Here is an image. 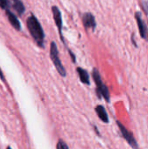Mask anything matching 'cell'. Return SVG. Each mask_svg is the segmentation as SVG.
Instances as JSON below:
<instances>
[{
	"label": "cell",
	"instance_id": "cell-1",
	"mask_svg": "<svg viewBox=\"0 0 148 149\" xmlns=\"http://www.w3.org/2000/svg\"><path fill=\"white\" fill-rule=\"evenodd\" d=\"M27 27H28V30H29L31 37L37 43V45L40 47H44V30H43L40 23L38 22V18L35 16L31 15L28 17Z\"/></svg>",
	"mask_w": 148,
	"mask_h": 149
},
{
	"label": "cell",
	"instance_id": "cell-2",
	"mask_svg": "<svg viewBox=\"0 0 148 149\" xmlns=\"http://www.w3.org/2000/svg\"><path fill=\"white\" fill-rule=\"evenodd\" d=\"M92 78L94 79V82L96 84L97 86V93L98 96L99 98L103 97L107 102H110V93H109V90L107 88V86L103 83L102 79H101V76L99 72L94 68L92 71Z\"/></svg>",
	"mask_w": 148,
	"mask_h": 149
},
{
	"label": "cell",
	"instance_id": "cell-3",
	"mask_svg": "<svg viewBox=\"0 0 148 149\" xmlns=\"http://www.w3.org/2000/svg\"><path fill=\"white\" fill-rule=\"evenodd\" d=\"M50 56L51 58V61L53 62L57 71L62 77L66 76V71L64 67V65L61 63V60L58 56V50L57 47V45L54 42H51V49H50Z\"/></svg>",
	"mask_w": 148,
	"mask_h": 149
},
{
	"label": "cell",
	"instance_id": "cell-4",
	"mask_svg": "<svg viewBox=\"0 0 148 149\" xmlns=\"http://www.w3.org/2000/svg\"><path fill=\"white\" fill-rule=\"evenodd\" d=\"M117 125H118V127H119V128H120V133H121V134H122V137L127 141V143L132 147V148L133 149H139V145H138V142H137V141H136V139L134 138V136H133V134L131 132V131H129V130H127V128L120 122V121H117Z\"/></svg>",
	"mask_w": 148,
	"mask_h": 149
},
{
	"label": "cell",
	"instance_id": "cell-5",
	"mask_svg": "<svg viewBox=\"0 0 148 149\" xmlns=\"http://www.w3.org/2000/svg\"><path fill=\"white\" fill-rule=\"evenodd\" d=\"M135 18L137 21V24L139 26V31H140V37L144 39H146L148 41V26L146 24V22L143 20L140 12H136L135 13Z\"/></svg>",
	"mask_w": 148,
	"mask_h": 149
},
{
	"label": "cell",
	"instance_id": "cell-6",
	"mask_svg": "<svg viewBox=\"0 0 148 149\" xmlns=\"http://www.w3.org/2000/svg\"><path fill=\"white\" fill-rule=\"evenodd\" d=\"M51 10H52V15H53V18H54V21H55V24L58 29V31H59V34H60V37L62 38V41H64V38H63V36H62V28H63V21H62V16H61V12L59 10V9L57 7V6H52L51 8Z\"/></svg>",
	"mask_w": 148,
	"mask_h": 149
},
{
	"label": "cell",
	"instance_id": "cell-7",
	"mask_svg": "<svg viewBox=\"0 0 148 149\" xmlns=\"http://www.w3.org/2000/svg\"><path fill=\"white\" fill-rule=\"evenodd\" d=\"M83 24L86 29H93L94 30L96 27V21H95L94 16L90 12L85 13L83 16Z\"/></svg>",
	"mask_w": 148,
	"mask_h": 149
},
{
	"label": "cell",
	"instance_id": "cell-8",
	"mask_svg": "<svg viewBox=\"0 0 148 149\" xmlns=\"http://www.w3.org/2000/svg\"><path fill=\"white\" fill-rule=\"evenodd\" d=\"M6 15L8 17V20L10 22V24L12 25V27L17 31H20L21 30V24H20V22L18 21L17 16L15 14H13L10 10H6Z\"/></svg>",
	"mask_w": 148,
	"mask_h": 149
},
{
	"label": "cell",
	"instance_id": "cell-9",
	"mask_svg": "<svg viewBox=\"0 0 148 149\" xmlns=\"http://www.w3.org/2000/svg\"><path fill=\"white\" fill-rule=\"evenodd\" d=\"M95 111L97 113V115L99 116V118L104 122V123H108L109 122V118H108V114L106 113V108L99 105V106H97L96 108H95Z\"/></svg>",
	"mask_w": 148,
	"mask_h": 149
},
{
	"label": "cell",
	"instance_id": "cell-10",
	"mask_svg": "<svg viewBox=\"0 0 148 149\" xmlns=\"http://www.w3.org/2000/svg\"><path fill=\"white\" fill-rule=\"evenodd\" d=\"M77 72H78V74L79 76V79L82 83L84 84H86V85H90V77H89V74L87 72L86 70L81 68V67H78L77 68Z\"/></svg>",
	"mask_w": 148,
	"mask_h": 149
},
{
	"label": "cell",
	"instance_id": "cell-11",
	"mask_svg": "<svg viewBox=\"0 0 148 149\" xmlns=\"http://www.w3.org/2000/svg\"><path fill=\"white\" fill-rule=\"evenodd\" d=\"M12 1H13V7H14L15 10L19 15H22L25 10V8H24V5L23 2L20 1V0H12Z\"/></svg>",
	"mask_w": 148,
	"mask_h": 149
},
{
	"label": "cell",
	"instance_id": "cell-12",
	"mask_svg": "<svg viewBox=\"0 0 148 149\" xmlns=\"http://www.w3.org/2000/svg\"><path fill=\"white\" fill-rule=\"evenodd\" d=\"M56 148H57V149H69L67 144H66L64 141H62V140H59V141H58V142Z\"/></svg>",
	"mask_w": 148,
	"mask_h": 149
},
{
	"label": "cell",
	"instance_id": "cell-13",
	"mask_svg": "<svg viewBox=\"0 0 148 149\" xmlns=\"http://www.w3.org/2000/svg\"><path fill=\"white\" fill-rule=\"evenodd\" d=\"M10 5V2L9 0H0V8L3 9V10H7V8Z\"/></svg>",
	"mask_w": 148,
	"mask_h": 149
},
{
	"label": "cell",
	"instance_id": "cell-14",
	"mask_svg": "<svg viewBox=\"0 0 148 149\" xmlns=\"http://www.w3.org/2000/svg\"><path fill=\"white\" fill-rule=\"evenodd\" d=\"M143 8H144L146 13L147 14L148 16V0H146V1L143 2Z\"/></svg>",
	"mask_w": 148,
	"mask_h": 149
},
{
	"label": "cell",
	"instance_id": "cell-15",
	"mask_svg": "<svg viewBox=\"0 0 148 149\" xmlns=\"http://www.w3.org/2000/svg\"><path fill=\"white\" fill-rule=\"evenodd\" d=\"M0 78H1V79H2V80H4V77H3V74L2 70H1V69H0Z\"/></svg>",
	"mask_w": 148,
	"mask_h": 149
},
{
	"label": "cell",
	"instance_id": "cell-16",
	"mask_svg": "<svg viewBox=\"0 0 148 149\" xmlns=\"http://www.w3.org/2000/svg\"><path fill=\"white\" fill-rule=\"evenodd\" d=\"M7 149H11V148H10V147H9V148H7Z\"/></svg>",
	"mask_w": 148,
	"mask_h": 149
}]
</instances>
